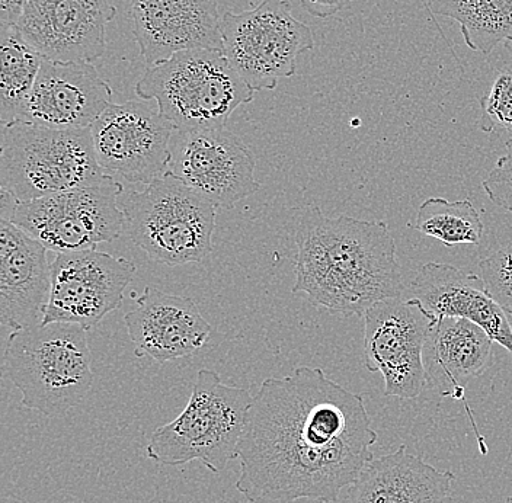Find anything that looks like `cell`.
<instances>
[{
	"instance_id": "13",
	"label": "cell",
	"mask_w": 512,
	"mask_h": 503,
	"mask_svg": "<svg viewBox=\"0 0 512 503\" xmlns=\"http://www.w3.org/2000/svg\"><path fill=\"white\" fill-rule=\"evenodd\" d=\"M178 134L169 171L217 208H233L258 191L251 147L226 128Z\"/></svg>"
},
{
	"instance_id": "31",
	"label": "cell",
	"mask_w": 512,
	"mask_h": 503,
	"mask_svg": "<svg viewBox=\"0 0 512 503\" xmlns=\"http://www.w3.org/2000/svg\"><path fill=\"white\" fill-rule=\"evenodd\" d=\"M504 47L507 48V50L512 54V35L510 38H508L507 41H505Z\"/></svg>"
},
{
	"instance_id": "6",
	"label": "cell",
	"mask_w": 512,
	"mask_h": 503,
	"mask_svg": "<svg viewBox=\"0 0 512 503\" xmlns=\"http://www.w3.org/2000/svg\"><path fill=\"white\" fill-rule=\"evenodd\" d=\"M107 175L96 159L92 128L54 130L25 121L3 124L0 184L19 203L91 187Z\"/></svg>"
},
{
	"instance_id": "15",
	"label": "cell",
	"mask_w": 512,
	"mask_h": 503,
	"mask_svg": "<svg viewBox=\"0 0 512 503\" xmlns=\"http://www.w3.org/2000/svg\"><path fill=\"white\" fill-rule=\"evenodd\" d=\"M128 16L149 67L181 51L223 50L219 0H130Z\"/></svg>"
},
{
	"instance_id": "9",
	"label": "cell",
	"mask_w": 512,
	"mask_h": 503,
	"mask_svg": "<svg viewBox=\"0 0 512 503\" xmlns=\"http://www.w3.org/2000/svg\"><path fill=\"white\" fill-rule=\"evenodd\" d=\"M121 182L105 176L91 187L70 189L19 203L12 223L47 251L63 253L96 249L117 240L126 230V214L118 205Z\"/></svg>"
},
{
	"instance_id": "25",
	"label": "cell",
	"mask_w": 512,
	"mask_h": 503,
	"mask_svg": "<svg viewBox=\"0 0 512 503\" xmlns=\"http://www.w3.org/2000/svg\"><path fill=\"white\" fill-rule=\"evenodd\" d=\"M479 128L486 134L504 131L512 136V67L499 70L480 99Z\"/></svg>"
},
{
	"instance_id": "17",
	"label": "cell",
	"mask_w": 512,
	"mask_h": 503,
	"mask_svg": "<svg viewBox=\"0 0 512 503\" xmlns=\"http://www.w3.org/2000/svg\"><path fill=\"white\" fill-rule=\"evenodd\" d=\"M137 358L158 364L191 357L207 344L211 326L194 300L144 288L137 307L124 316Z\"/></svg>"
},
{
	"instance_id": "1",
	"label": "cell",
	"mask_w": 512,
	"mask_h": 503,
	"mask_svg": "<svg viewBox=\"0 0 512 503\" xmlns=\"http://www.w3.org/2000/svg\"><path fill=\"white\" fill-rule=\"evenodd\" d=\"M366 403L326 376L297 367L267 378L246 415L236 489L249 503H334L374 460Z\"/></svg>"
},
{
	"instance_id": "3",
	"label": "cell",
	"mask_w": 512,
	"mask_h": 503,
	"mask_svg": "<svg viewBox=\"0 0 512 503\" xmlns=\"http://www.w3.org/2000/svg\"><path fill=\"white\" fill-rule=\"evenodd\" d=\"M86 332L59 322L11 332L3 371L21 392L25 408L59 418L88 396L94 371Z\"/></svg>"
},
{
	"instance_id": "16",
	"label": "cell",
	"mask_w": 512,
	"mask_h": 503,
	"mask_svg": "<svg viewBox=\"0 0 512 503\" xmlns=\"http://www.w3.org/2000/svg\"><path fill=\"white\" fill-rule=\"evenodd\" d=\"M112 88L94 63L43 60L21 120L54 130H83L112 104Z\"/></svg>"
},
{
	"instance_id": "19",
	"label": "cell",
	"mask_w": 512,
	"mask_h": 503,
	"mask_svg": "<svg viewBox=\"0 0 512 503\" xmlns=\"http://www.w3.org/2000/svg\"><path fill=\"white\" fill-rule=\"evenodd\" d=\"M411 285L415 299L421 301L435 319L470 320L512 354L508 313L489 296L482 277L453 265L428 262L419 268Z\"/></svg>"
},
{
	"instance_id": "14",
	"label": "cell",
	"mask_w": 512,
	"mask_h": 503,
	"mask_svg": "<svg viewBox=\"0 0 512 503\" xmlns=\"http://www.w3.org/2000/svg\"><path fill=\"white\" fill-rule=\"evenodd\" d=\"M117 16L110 0H31L16 27L44 59L94 63Z\"/></svg>"
},
{
	"instance_id": "22",
	"label": "cell",
	"mask_w": 512,
	"mask_h": 503,
	"mask_svg": "<svg viewBox=\"0 0 512 503\" xmlns=\"http://www.w3.org/2000/svg\"><path fill=\"white\" fill-rule=\"evenodd\" d=\"M44 57L18 27H0V114L2 124L19 121L37 82Z\"/></svg>"
},
{
	"instance_id": "28",
	"label": "cell",
	"mask_w": 512,
	"mask_h": 503,
	"mask_svg": "<svg viewBox=\"0 0 512 503\" xmlns=\"http://www.w3.org/2000/svg\"><path fill=\"white\" fill-rule=\"evenodd\" d=\"M307 14L319 19H328L338 14L344 6V0H299Z\"/></svg>"
},
{
	"instance_id": "23",
	"label": "cell",
	"mask_w": 512,
	"mask_h": 503,
	"mask_svg": "<svg viewBox=\"0 0 512 503\" xmlns=\"http://www.w3.org/2000/svg\"><path fill=\"white\" fill-rule=\"evenodd\" d=\"M432 14L459 22L466 46L491 54L512 35V0H427Z\"/></svg>"
},
{
	"instance_id": "18",
	"label": "cell",
	"mask_w": 512,
	"mask_h": 503,
	"mask_svg": "<svg viewBox=\"0 0 512 503\" xmlns=\"http://www.w3.org/2000/svg\"><path fill=\"white\" fill-rule=\"evenodd\" d=\"M47 252L12 221H0V322L11 332L43 323L51 291Z\"/></svg>"
},
{
	"instance_id": "26",
	"label": "cell",
	"mask_w": 512,
	"mask_h": 503,
	"mask_svg": "<svg viewBox=\"0 0 512 503\" xmlns=\"http://www.w3.org/2000/svg\"><path fill=\"white\" fill-rule=\"evenodd\" d=\"M479 269L489 296L512 316V242L482 259Z\"/></svg>"
},
{
	"instance_id": "7",
	"label": "cell",
	"mask_w": 512,
	"mask_h": 503,
	"mask_svg": "<svg viewBox=\"0 0 512 503\" xmlns=\"http://www.w3.org/2000/svg\"><path fill=\"white\" fill-rule=\"evenodd\" d=\"M216 205L171 171L124 200L126 229L153 264H198L213 251Z\"/></svg>"
},
{
	"instance_id": "29",
	"label": "cell",
	"mask_w": 512,
	"mask_h": 503,
	"mask_svg": "<svg viewBox=\"0 0 512 503\" xmlns=\"http://www.w3.org/2000/svg\"><path fill=\"white\" fill-rule=\"evenodd\" d=\"M31 0H0V24L16 27Z\"/></svg>"
},
{
	"instance_id": "32",
	"label": "cell",
	"mask_w": 512,
	"mask_h": 503,
	"mask_svg": "<svg viewBox=\"0 0 512 503\" xmlns=\"http://www.w3.org/2000/svg\"><path fill=\"white\" fill-rule=\"evenodd\" d=\"M508 503H512V499H511V501H510V502H508Z\"/></svg>"
},
{
	"instance_id": "30",
	"label": "cell",
	"mask_w": 512,
	"mask_h": 503,
	"mask_svg": "<svg viewBox=\"0 0 512 503\" xmlns=\"http://www.w3.org/2000/svg\"><path fill=\"white\" fill-rule=\"evenodd\" d=\"M18 205L19 201L16 200L11 192L3 188L0 189V217H2V220L12 221Z\"/></svg>"
},
{
	"instance_id": "11",
	"label": "cell",
	"mask_w": 512,
	"mask_h": 503,
	"mask_svg": "<svg viewBox=\"0 0 512 503\" xmlns=\"http://www.w3.org/2000/svg\"><path fill=\"white\" fill-rule=\"evenodd\" d=\"M136 267L98 249L56 253L43 323H73L92 331L120 309Z\"/></svg>"
},
{
	"instance_id": "27",
	"label": "cell",
	"mask_w": 512,
	"mask_h": 503,
	"mask_svg": "<svg viewBox=\"0 0 512 503\" xmlns=\"http://www.w3.org/2000/svg\"><path fill=\"white\" fill-rule=\"evenodd\" d=\"M483 191L498 207L512 213V139L505 143V153L482 182Z\"/></svg>"
},
{
	"instance_id": "5",
	"label": "cell",
	"mask_w": 512,
	"mask_h": 503,
	"mask_svg": "<svg viewBox=\"0 0 512 503\" xmlns=\"http://www.w3.org/2000/svg\"><path fill=\"white\" fill-rule=\"evenodd\" d=\"M254 396L227 386L216 371H198L190 400L174 421L155 429L147 458L163 466L200 461L213 474L238 458V445Z\"/></svg>"
},
{
	"instance_id": "2",
	"label": "cell",
	"mask_w": 512,
	"mask_h": 503,
	"mask_svg": "<svg viewBox=\"0 0 512 503\" xmlns=\"http://www.w3.org/2000/svg\"><path fill=\"white\" fill-rule=\"evenodd\" d=\"M299 213L291 293L306 294L313 306L344 317H364L379 301L402 299V269L387 223L328 217L318 205Z\"/></svg>"
},
{
	"instance_id": "24",
	"label": "cell",
	"mask_w": 512,
	"mask_h": 503,
	"mask_svg": "<svg viewBox=\"0 0 512 503\" xmlns=\"http://www.w3.org/2000/svg\"><path fill=\"white\" fill-rule=\"evenodd\" d=\"M408 227L446 246H478L485 232L482 217L472 201H448L440 197L428 198L419 205L415 220Z\"/></svg>"
},
{
	"instance_id": "21",
	"label": "cell",
	"mask_w": 512,
	"mask_h": 503,
	"mask_svg": "<svg viewBox=\"0 0 512 503\" xmlns=\"http://www.w3.org/2000/svg\"><path fill=\"white\" fill-rule=\"evenodd\" d=\"M492 344L491 336L470 320L446 317L435 323L424 357L447 384L441 396L466 403L464 384L489 370Z\"/></svg>"
},
{
	"instance_id": "4",
	"label": "cell",
	"mask_w": 512,
	"mask_h": 503,
	"mask_svg": "<svg viewBox=\"0 0 512 503\" xmlns=\"http://www.w3.org/2000/svg\"><path fill=\"white\" fill-rule=\"evenodd\" d=\"M136 95L155 101L175 131L224 128L240 105L254 101L252 91L230 66L223 50L181 51L149 67L136 83Z\"/></svg>"
},
{
	"instance_id": "10",
	"label": "cell",
	"mask_w": 512,
	"mask_h": 503,
	"mask_svg": "<svg viewBox=\"0 0 512 503\" xmlns=\"http://www.w3.org/2000/svg\"><path fill=\"white\" fill-rule=\"evenodd\" d=\"M438 320L418 299H387L364 315V364L382 373L384 396L415 399L427 383L425 346Z\"/></svg>"
},
{
	"instance_id": "8",
	"label": "cell",
	"mask_w": 512,
	"mask_h": 503,
	"mask_svg": "<svg viewBox=\"0 0 512 503\" xmlns=\"http://www.w3.org/2000/svg\"><path fill=\"white\" fill-rule=\"evenodd\" d=\"M223 53L252 91H274L293 78L297 57L315 47L310 27L294 18L287 0H264L222 19Z\"/></svg>"
},
{
	"instance_id": "12",
	"label": "cell",
	"mask_w": 512,
	"mask_h": 503,
	"mask_svg": "<svg viewBox=\"0 0 512 503\" xmlns=\"http://www.w3.org/2000/svg\"><path fill=\"white\" fill-rule=\"evenodd\" d=\"M91 128L96 159L105 172L149 185L168 171L175 127L149 105L111 104Z\"/></svg>"
},
{
	"instance_id": "20",
	"label": "cell",
	"mask_w": 512,
	"mask_h": 503,
	"mask_svg": "<svg viewBox=\"0 0 512 503\" xmlns=\"http://www.w3.org/2000/svg\"><path fill=\"white\" fill-rule=\"evenodd\" d=\"M456 479L400 445L361 472L351 485L350 503H453Z\"/></svg>"
}]
</instances>
